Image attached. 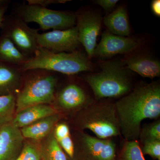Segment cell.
Masks as SVG:
<instances>
[{
	"instance_id": "cell-23",
	"label": "cell",
	"mask_w": 160,
	"mask_h": 160,
	"mask_svg": "<svg viewBox=\"0 0 160 160\" xmlns=\"http://www.w3.org/2000/svg\"><path fill=\"white\" fill-rule=\"evenodd\" d=\"M116 160H146L138 141H125Z\"/></svg>"
},
{
	"instance_id": "cell-30",
	"label": "cell",
	"mask_w": 160,
	"mask_h": 160,
	"mask_svg": "<svg viewBox=\"0 0 160 160\" xmlns=\"http://www.w3.org/2000/svg\"><path fill=\"white\" fill-rule=\"evenodd\" d=\"M8 8V5L0 6V28H2L5 18V14Z\"/></svg>"
},
{
	"instance_id": "cell-17",
	"label": "cell",
	"mask_w": 160,
	"mask_h": 160,
	"mask_svg": "<svg viewBox=\"0 0 160 160\" xmlns=\"http://www.w3.org/2000/svg\"><path fill=\"white\" fill-rule=\"evenodd\" d=\"M61 112L49 116L21 129L25 139L40 142L53 131L62 119Z\"/></svg>"
},
{
	"instance_id": "cell-5",
	"label": "cell",
	"mask_w": 160,
	"mask_h": 160,
	"mask_svg": "<svg viewBox=\"0 0 160 160\" xmlns=\"http://www.w3.org/2000/svg\"><path fill=\"white\" fill-rule=\"evenodd\" d=\"M54 73L41 69L23 72L22 86L16 94V113L29 106L54 103L58 81Z\"/></svg>"
},
{
	"instance_id": "cell-9",
	"label": "cell",
	"mask_w": 160,
	"mask_h": 160,
	"mask_svg": "<svg viewBox=\"0 0 160 160\" xmlns=\"http://www.w3.org/2000/svg\"><path fill=\"white\" fill-rule=\"evenodd\" d=\"M38 46L54 52L76 51L80 43L76 26L64 30H52L37 35Z\"/></svg>"
},
{
	"instance_id": "cell-16",
	"label": "cell",
	"mask_w": 160,
	"mask_h": 160,
	"mask_svg": "<svg viewBox=\"0 0 160 160\" xmlns=\"http://www.w3.org/2000/svg\"><path fill=\"white\" fill-rule=\"evenodd\" d=\"M123 63L127 69L137 72L143 78L152 79L160 77L159 62L148 56H133L126 59Z\"/></svg>"
},
{
	"instance_id": "cell-10",
	"label": "cell",
	"mask_w": 160,
	"mask_h": 160,
	"mask_svg": "<svg viewBox=\"0 0 160 160\" xmlns=\"http://www.w3.org/2000/svg\"><path fill=\"white\" fill-rule=\"evenodd\" d=\"M77 14L76 26L79 40L85 48L89 59L93 57L97 41L102 27L100 15L91 11L81 12Z\"/></svg>"
},
{
	"instance_id": "cell-11",
	"label": "cell",
	"mask_w": 160,
	"mask_h": 160,
	"mask_svg": "<svg viewBox=\"0 0 160 160\" xmlns=\"http://www.w3.org/2000/svg\"><path fill=\"white\" fill-rule=\"evenodd\" d=\"M140 41L133 37L116 35L107 30L102 33L99 43L97 45L93 57L108 58L118 54H127L137 49Z\"/></svg>"
},
{
	"instance_id": "cell-22",
	"label": "cell",
	"mask_w": 160,
	"mask_h": 160,
	"mask_svg": "<svg viewBox=\"0 0 160 160\" xmlns=\"http://www.w3.org/2000/svg\"><path fill=\"white\" fill-rule=\"evenodd\" d=\"M16 95L0 96V127L11 122L16 113Z\"/></svg>"
},
{
	"instance_id": "cell-29",
	"label": "cell",
	"mask_w": 160,
	"mask_h": 160,
	"mask_svg": "<svg viewBox=\"0 0 160 160\" xmlns=\"http://www.w3.org/2000/svg\"><path fill=\"white\" fill-rule=\"evenodd\" d=\"M152 11L155 15L160 17V1L154 0L152 1L151 5Z\"/></svg>"
},
{
	"instance_id": "cell-24",
	"label": "cell",
	"mask_w": 160,
	"mask_h": 160,
	"mask_svg": "<svg viewBox=\"0 0 160 160\" xmlns=\"http://www.w3.org/2000/svg\"><path fill=\"white\" fill-rule=\"evenodd\" d=\"M25 141L22 149L16 160H42L40 142Z\"/></svg>"
},
{
	"instance_id": "cell-31",
	"label": "cell",
	"mask_w": 160,
	"mask_h": 160,
	"mask_svg": "<svg viewBox=\"0 0 160 160\" xmlns=\"http://www.w3.org/2000/svg\"><path fill=\"white\" fill-rule=\"evenodd\" d=\"M9 2V1L6 0H0V6L6 5Z\"/></svg>"
},
{
	"instance_id": "cell-1",
	"label": "cell",
	"mask_w": 160,
	"mask_h": 160,
	"mask_svg": "<svg viewBox=\"0 0 160 160\" xmlns=\"http://www.w3.org/2000/svg\"><path fill=\"white\" fill-rule=\"evenodd\" d=\"M121 136L138 140L142 123L160 116V86L157 82L139 84L115 102Z\"/></svg>"
},
{
	"instance_id": "cell-3",
	"label": "cell",
	"mask_w": 160,
	"mask_h": 160,
	"mask_svg": "<svg viewBox=\"0 0 160 160\" xmlns=\"http://www.w3.org/2000/svg\"><path fill=\"white\" fill-rule=\"evenodd\" d=\"M73 124L78 130L88 129L99 138L121 136L115 102L109 99L92 100L76 113Z\"/></svg>"
},
{
	"instance_id": "cell-18",
	"label": "cell",
	"mask_w": 160,
	"mask_h": 160,
	"mask_svg": "<svg viewBox=\"0 0 160 160\" xmlns=\"http://www.w3.org/2000/svg\"><path fill=\"white\" fill-rule=\"evenodd\" d=\"M108 31L112 34L122 37H129L131 29L126 7L119 6L103 20Z\"/></svg>"
},
{
	"instance_id": "cell-21",
	"label": "cell",
	"mask_w": 160,
	"mask_h": 160,
	"mask_svg": "<svg viewBox=\"0 0 160 160\" xmlns=\"http://www.w3.org/2000/svg\"><path fill=\"white\" fill-rule=\"evenodd\" d=\"M54 137L63 151L70 158L74 159V142L72 139L70 129L68 124L62 122H58L53 130Z\"/></svg>"
},
{
	"instance_id": "cell-15",
	"label": "cell",
	"mask_w": 160,
	"mask_h": 160,
	"mask_svg": "<svg viewBox=\"0 0 160 160\" xmlns=\"http://www.w3.org/2000/svg\"><path fill=\"white\" fill-rule=\"evenodd\" d=\"M23 76L19 67L0 61V96L17 94Z\"/></svg>"
},
{
	"instance_id": "cell-6",
	"label": "cell",
	"mask_w": 160,
	"mask_h": 160,
	"mask_svg": "<svg viewBox=\"0 0 160 160\" xmlns=\"http://www.w3.org/2000/svg\"><path fill=\"white\" fill-rule=\"evenodd\" d=\"M15 14L27 24L37 23L43 30L69 29L76 26L77 17V13L28 4L18 6Z\"/></svg>"
},
{
	"instance_id": "cell-4",
	"label": "cell",
	"mask_w": 160,
	"mask_h": 160,
	"mask_svg": "<svg viewBox=\"0 0 160 160\" xmlns=\"http://www.w3.org/2000/svg\"><path fill=\"white\" fill-rule=\"evenodd\" d=\"M20 68L23 72L41 69L67 75L93 71L90 59L81 52H57L41 47Z\"/></svg>"
},
{
	"instance_id": "cell-13",
	"label": "cell",
	"mask_w": 160,
	"mask_h": 160,
	"mask_svg": "<svg viewBox=\"0 0 160 160\" xmlns=\"http://www.w3.org/2000/svg\"><path fill=\"white\" fill-rule=\"evenodd\" d=\"M25 141L21 129L11 122L0 127V160H16Z\"/></svg>"
},
{
	"instance_id": "cell-20",
	"label": "cell",
	"mask_w": 160,
	"mask_h": 160,
	"mask_svg": "<svg viewBox=\"0 0 160 160\" xmlns=\"http://www.w3.org/2000/svg\"><path fill=\"white\" fill-rule=\"evenodd\" d=\"M40 145L42 160H68L66 153L57 142L53 131L40 141Z\"/></svg>"
},
{
	"instance_id": "cell-7",
	"label": "cell",
	"mask_w": 160,
	"mask_h": 160,
	"mask_svg": "<svg viewBox=\"0 0 160 160\" xmlns=\"http://www.w3.org/2000/svg\"><path fill=\"white\" fill-rule=\"evenodd\" d=\"M1 29V35L10 39L27 57H32L37 51L38 29L29 27L16 15L5 17Z\"/></svg>"
},
{
	"instance_id": "cell-2",
	"label": "cell",
	"mask_w": 160,
	"mask_h": 160,
	"mask_svg": "<svg viewBox=\"0 0 160 160\" xmlns=\"http://www.w3.org/2000/svg\"><path fill=\"white\" fill-rule=\"evenodd\" d=\"M99 66L101 72L84 77L91 88L95 100L122 98L132 91L131 71L126 68L123 62L101 61Z\"/></svg>"
},
{
	"instance_id": "cell-8",
	"label": "cell",
	"mask_w": 160,
	"mask_h": 160,
	"mask_svg": "<svg viewBox=\"0 0 160 160\" xmlns=\"http://www.w3.org/2000/svg\"><path fill=\"white\" fill-rule=\"evenodd\" d=\"M75 153L78 160H116L117 145L112 138L101 139L78 130Z\"/></svg>"
},
{
	"instance_id": "cell-14",
	"label": "cell",
	"mask_w": 160,
	"mask_h": 160,
	"mask_svg": "<svg viewBox=\"0 0 160 160\" xmlns=\"http://www.w3.org/2000/svg\"><path fill=\"white\" fill-rule=\"evenodd\" d=\"M60 112L49 104H39L26 107L15 115L11 123L21 129L43 118Z\"/></svg>"
},
{
	"instance_id": "cell-28",
	"label": "cell",
	"mask_w": 160,
	"mask_h": 160,
	"mask_svg": "<svg viewBox=\"0 0 160 160\" xmlns=\"http://www.w3.org/2000/svg\"><path fill=\"white\" fill-rule=\"evenodd\" d=\"M118 2V0H97L96 3L104 10L108 11L113 9Z\"/></svg>"
},
{
	"instance_id": "cell-27",
	"label": "cell",
	"mask_w": 160,
	"mask_h": 160,
	"mask_svg": "<svg viewBox=\"0 0 160 160\" xmlns=\"http://www.w3.org/2000/svg\"><path fill=\"white\" fill-rule=\"evenodd\" d=\"M27 2L30 5H37L47 8L53 4H63L69 2V0H27Z\"/></svg>"
},
{
	"instance_id": "cell-12",
	"label": "cell",
	"mask_w": 160,
	"mask_h": 160,
	"mask_svg": "<svg viewBox=\"0 0 160 160\" xmlns=\"http://www.w3.org/2000/svg\"><path fill=\"white\" fill-rule=\"evenodd\" d=\"M92 100L81 86L76 83H71L56 93L54 103L65 112L76 113Z\"/></svg>"
},
{
	"instance_id": "cell-25",
	"label": "cell",
	"mask_w": 160,
	"mask_h": 160,
	"mask_svg": "<svg viewBox=\"0 0 160 160\" xmlns=\"http://www.w3.org/2000/svg\"><path fill=\"white\" fill-rule=\"evenodd\" d=\"M139 139L142 144L148 141H160L159 119L153 121L152 122L143 125L141 128Z\"/></svg>"
},
{
	"instance_id": "cell-19",
	"label": "cell",
	"mask_w": 160,
	"mask_h": 160,
	"mask_svg": "<svg viewBox=\"0 0 160 160\" xmlns=\"http://www.w3.org/2000/svg\"><path fill=\"white\" fill-rule=\"evenodd\" d=\"M29 58L9 38L0 36V61L20 67Z\"/></svg>"
},
{
	"instance_id": "cell-26",
	"label": "cell",
	"mask_w": 160,
	"mask_h": 160,
	"mask_svg": "<svg viewBox=\"0 0 160 160\" xmlns=\"http://www.w3.org/2000/svg\"><path fill=\"white\" fill-rule=\"evenodd\" d=\"M141 148L143 155H149L154 159L160 160V141H148L142 143Z\"/></svg>"
}]
</instances>
